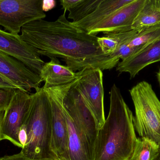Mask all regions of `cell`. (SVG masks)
I'll return each instance as SVG.
<instances>
[{
    "instance_id": "1",
    "label": "cell",
    "mask_w": 160,
    "mask_h": 160,
    "mask_svg": "<svg viewBox=\"0 0 160 160\" xmlns=\"http://www.w3.org/2000/svg\"><path fill=\"white\" fill-rule=\"evenodd\" d=\"M22 39L39 55L62 59L74 72L86 68L111 70L119 61L105 55L98 37L72 24L63 13L54 21H34L21 28Z\"/></svg>"
},
{
    "instance_id": "2",
    "label": "cell",
    "mask_w": 160,
    "mask_h": 160,
    "mask_svg": "<svg viewBox=\"0 0 160 160\" xmlns=\"http://www.w3.org/2000/svg\"><path fill=\"white\" fill-rule=\"evenodd\" d=\"M110 94V110L99 129L94 147V160H129L138 140L134 116L115 84Z\"/></svg>"
},
{
    "instance_id": "3",
    "label": "cell",
    "mask_w": 160,
    "mask_h": 160,
    "mask_svg": "<svg viewBox=\"0 0 160 160\" xmlns=\"http://www.w3.org/2000/svg\"><path fill=\"white\" fill-rule=\"evenodd\" d=\"M31 95V102L22 128L27 139L20 153L33 160H57L52 150V109L44 86Z\"/></svg>"
},
{
    "instance_id": "4",
    "label": "cell",
    "mask_w": 160,
    "mask_h": 160,
    "mask_svg": "<svg viewBox=\"0 0 160 160\" xmlns=\"http://www.w3.org/2000/svg\"><path fill=\"white\" fill-rule=\"evenodd\" d=\"M134 104L133 124L141 138H147L160 146V101L152 85L140 82L129 90Z\"/></svg>"
},
{
    "instance_id": "5",
    "label": "cell",
    "mask_w": 160,
    "mask_h": 160,
    "mask_svg": "<svg viewBox=\"0 0 160 160\" xmlns=\"http://www.w3.org/2000/svg\"><path fill=\"white\" fill-rule=\"evenodd\" d=\"M77 79L68 84L46 89L51 105L52 150L57 160H70L68 153V131L63 100Z\"/></svg>"
},
{
    "instance_id": "6",
    "label": "cell",
    "mask_w": 160,
    "mask_h": 160,
    "mask_svg": "<svg viewBox=\"0 0 160 160\" xmlns=\"http://www.w3.org/2000/svg\"><path fill=\"white\" fill-rule=\"evenodd\" d=\"M43 0L0 1V25L8 32L18 34L22 27L28 23L44 19Z\"/></svg>"
},
{
    "instance_id": "7",
    "label": "cell",
    "mask_w": 160,
    "mask_h": 160,
    "mask_svg": "<svg viewBox=\"0 0 160 160\" xmlns=\"http://www.w3.org/2000/svg\"><path fill=\"white\" fill-rule=\"evenodd\" d=\"M77 72L75 86L94 116L99 130L105 120L102 71L99 69L86 68Z\"/></svg>"
},
{
    "instance_id": "8",
    "label": "cell",
    "mask_w": 160,
    "mask_h": 160,
    "mask_svg": "<svg viewBox=\"0 0 160 160\" xmlns=\"http://www.w3.org/2000/svg\"><path fill=\"white\" fill-rule=\"evenodd\" d=\"M31 95L22 89L15 91L10 103L5 111L1 128L2 140H6L22 148L19 133L29 111Z\"/></svg>"
},
{
    "instance_id": "9",
    "label": "cell",
    "mask_w": 160,
    "mask_h": 160,
    "mask_svg": "<svg viewBox=\"0 0 160 160\" xmlns=\"http://www.w3.org/2000/svg\"><path fill=\"white\" fill-rule=\"evenodd\" d=\"M77 80L68 90L64 98V109L69 115L79 130L85 135L94 152L95 143L99 130L94 116L75 86Z\"/></svg>"
},
{
    "instance_id": "10",
    "label": "cell",
    "mask_w": 160,
    "mask_h": 160,
    "mask_svg": "<svg viewBox=\"0 0 160 160\" xmlns=\"http://www.w3.org/2000/svg\"><path fill=\"white\" fill-rule=\"evenodd\" d=\"M0 51L20 61L40 75L45 63L40 55L22 39L20 35L13 34L0 29Z\"/></svg>"
},
{
    "instance_id": "11",
    "label": "cell",
    "mask_w": 160,
    "mask_h": 160,
    "mask_svg": "<svg viewBox=\"0 0 160 160\" xmlns=\"http://www.w3.org/2000/svg\"><path fill=\"white\" fill-rule=\"evenodd\" d=\"M145 1L133 0L102 20L88 33L96 36L100 33L106 35L131 31L133 21Z\"/></svg>"
},
{
    "instance_id": "12",
    "label": "cell",
    "mask_w": 160,
    "mask_h": 160,
    "mask_svg": "<svg viewBox=\"0 0 160 160\" xmlns=\"http://www.w3.org/2000/svg\"><path fill=\"white\" fill-rule=\"evenodd\" d=\"M0 75L26 92L39 87L40 76L16 58L0 51Z\"/></svg>"
},
{
    "instance_id": "13",
    "label": "cell",
    "mask_w": 160,
    "mask_h": 160,
    "mask_svg": "<svg viewBox=\"0 0 160 160\" xmlns=\"http://www.w3.org/2000/svg\"><path fill=\"white\" fill-rule=\"evenodd\" d=\"M159 61L160 40L148 45L126 60L119 62L116 70L119 73H129L130 79H132L146 67Z\"/></svg>"
},
{
    "instance_id": "14",
    "label": "cell",
    "mask_w": 160,
    "mask_h": 160,
    "mask_svg": "<svg viewBox=\"0 0 160 160\" xmlns=\"http://www.w3.org/2000/svg\"><path fill=\"white\" fill-rule=\"evenodd\" d=\"M39 76L42 81L45 82L44 88L48 89L72 82L77 79V72L61 65L57 58H52L45 63Z\"/></svg>"
},
{
    "instance_id": "15",
    "label": "cell",
    "mask_w": 160,
    "mask_h": 160,
    "mask_svg": "<svg viewBox=\"0 0 160 160\" xmlns=\"http://www.w3.org/2000/svg\"><path fill=\"white\" fill-rule=\"evenodd\" d=\"M64 112L68 131L69 159L94 160V150L89 145L85 136L79 130L65 110Z\"/></svg>"
},
{
    "instance_id": "16",
    "label": "cell",
    "mask_w": 160,
    "mask_h": 160,
    "mask_svg": "<svg viewBox=\"0 0 160 160\" xmlns=\"http://www.w3.org/2000/svg\"><path fill=\"white\" fill-rule=\"evenodd\" d=\"M133 0H102L96 9L90 15L72 24L88 33L91 29L109 15Z\"/></svg>"
},
{
    "instance_id": "17",
    "label": "cell",
    "mask_w": 160,
    "mask_h": 160,
    "mask_svg": "<svg viewBox=\"0 0 160 160\" xmlns=\"http://www.w3.org/2000/svg\"><path fill=\"white\" fill-rule=\"evenodd\" d=\"M160 23V0H145L132 23V30L141 31Z\"/></svg>"
},
{
    "instance_id": "18",
    "label": "cell",
    "mask_w": 160,
    "mask_h": 160,
    "mask_svg": "<svg viewBox=\"0 0 160 160\" xmlns=\"http://www.w3.org/2000/svg\"><path fill=\"white\" fill-rule=\"evenodd\" d=\"M160 40V23L144 28L127 41L128 46L139 51L154 42Z\"/></svg>"
},
{
    "instance_id": "19",
    "label": "cell",
    "mask_w": 160,
    "mask_h": 160,
    "mask_svg": "<svg viewBox=\"0 0 160 160\" xmlns=\"http://www.w3.org/2000/svg\"><path fill=\"white\" fill-rule=\"evenodd\" d=\"M160 146L147 138H138L132 155L129 160H156Z\"/></svg>"
},
{
    "instance_id": "20",
    "label": "cell",
    "mask_w": 160,
    "mask_h": 160,
    "mask_svg": "<svg viewBox=\"0 0 160 160\" xmlns=\"http://www.w3.org/2000/svg\"><path fill=\"white\" fill-rule=\"evenodd\" d=\"M102 0H82L81 3L69 10L68 18L73 22L79 21L87 17L96 9Z\"/></svg>"
},
{
    "instance_id": "21",
    "label": "cell",
    "mask_w": 160,
    "mask_h": 160,
    "mask_svg": "<svg viewBox=\"0 0 160 160\" xmlns=\"http://www.w3.org/2000/svg\"><path fill=\"white\" fill-rule=\"evenodd\" d=\"M16 90L0 88V110H6Z\"/></svg>"
},
{
    "instance_id": "22",
    "label": "cell",
    "mask_w": 160,
    "mask_h": 160,
    "mask_svg": "<svg viewBox=\"0 0 160 160\" xmlns=\"http://www.w3.org/2000/svg\"><path fill=\"white\" fill-rule=\"evenodd\" d=\"M82 0H61L60 1L61 5L62 6V9H64V13L67 10H69L74 8L75 7L80 4Z\"/></svg>"
},
{
    "instance_id": "23",
    "label": "cell",
    "mask_w": 160,
    "mask_h": 160,
    "mask_svg": "<svg viewBox=\"0 0 160 160\" xmlns=\"http://www.w3.org/2000/svg\"><path fill=\"white\" fill-rule=\"evenodd\" d=\"M0 88L12 89V90H17L19 89L17 86L14 85L8 80L2 77L1 75H0Z\"/></svg>"
},
{
    "instance_id": "24",
    "label": "cell",
    "mask_w": 160,
    "mask_h": 160,
    "mask_svg": "<svg viewBox=\"0 0 160 160\" xmlns=\"http://www.w3.org/2000/svg\"><path fill=\"white\" fill-rule=\"evenodd\" d=\"M56 2L53 0L51 1H43L42 2V8L44 12L51 10L56 6Z\"/></svg>"
},
{
    "instance_id": "25",
    "label": "cell",
    "mask_w": 160,
    "mask_h": 160,
    "mask_svg": "<svg viewBox=\"0 0 160 160\" xmlns=\"http://www.w3.org/2000/svg\"><path fill=\"white\" fill-rule=\"evenodd\" d=\"M0 160H33L24 157L21 153L12 156H6L0 158Z\"/></svg>"
},
{
    "instance_id": "26",
    "label": "cell",
    "mask_w": 160,
    "mask_h": 160,
    "mask_svg": "<svg viewBox=\"0 0 160 160\" xmlns=\"http://www.w3.org/2000/svg\"><path fill=\"white\" fill-rule=\"evenodd\" d=\"M5 111V110H0V142L2 141L1 137V128H2V122L4 115Z\"/></svg>"
},
{
    "instance_id": "27",
    "label": "cell",
    "mask_w": 160,
    "mask_h": 160,
    "mask_svg": "<svg viewBox=\"0 0 160 160\" xmlns=\"http://www.w3.org/2000/svg\"><path fill=\"white\" fill-rule=\"evenodd\" d=\"M157 78H158V81L160 86V69L157 73Z\"/></svg>"
},
{
    "instance_id": "28",
    "label": "cell",
    "mask_w": 160,
    "mask_h": 160,
    "mask_svg": "<svg viewBox=\"0 0 160 160\" xmlns=\"http://www.w3.org/2000/svg\"><path fill=\"white\" fill-rule=\"evenodd\" d=\"M156 160H160V152L159 153V155L158 156V157H157V159Z\"/></svg>"
}]
</instances>
